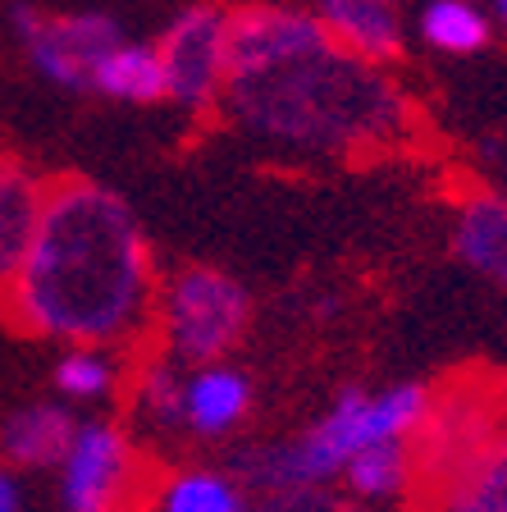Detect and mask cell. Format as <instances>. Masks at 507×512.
<instances>
[{
    "label": "cell",
    "instance_id": "1",
    "mask_svg": "<svg viewBox=\"0 0 507 512\" xmlns=\"http://www.w3.org/2000/svg\"><path fill=\"white\" fill-rule=\"evenodd\" d=\"M220 101L252 138L297 156H352L407 138V96L380 64L338 51L311 10L247 5L229 14Z\"/></svg>",
    "mask_w": 507,
    "mask_h": 512
},
{
    "label": "cell",
    "instance_id": "2",
    "mask_svg": "<svg viewBox=\"0 0 507 512\" xmlns=\"http://www.w3.org/2000/svg\"><path fill=\"white\" fill-rule=\"evenodd\" d=\"M156 288L133 206L92 179H55L37 238L5 284V316L23 334L110 352L156 325Z\"/></svg>",
    "mask_w": 507,
    "mask_h": 512
},
{
    "label": "cell",
    "instance_id": "3",
    "mask_svg": "<svg viewBox=\"0 0 507 512\" xmlns=\"http://www.w3.org/2000/svg\"><path fill=\"white\" fill-rule=\"evenodd\" d=\"M434 394L425 384H389V389H343L316 426H307L288 444L252 448L238 458V476L256 494L325 490L338 471L370 444L416 439Z\"/></svg>",
    "mask_w": 507,
    "mask_h": 512
},
{
    "label": "cell",
    "instance_id": "4",
    "mask_svg": "<svg viewBox=\"0 0 507 512\" xmlns=\"http://www.w3.org/2000/svg\"><path fill=\"white\" fill-rule=\"evenodd\" d=\"M252 298L233 275L215 266L174 270L156 288V330L174 366H211L229 362L243 343Z\"/></svg>",
    "mask_w": 507,
    "mask_h": 512
},
{
    "label": "cell",
    "instance_id": "5",
    "mask_svg": "<svg viewBox=\"0 0 507 512\" xmlns=\"http://www.w3.org/2000/svg\"><path fill=\"white\" fill-rule=\"evenodd\" d=\"M55 471H60L64 512L138 508V444L115 421H78Z\"/></svg>",
    "mask_w": 507,
    "mask_h": 512
},
{
    "label": "cell",
    "instance_id": "6",
    "mask_svg": "<svg viewBox=\"0 0 507 512\" xmlns=\"http://www.w3.org/2000/svg\"><path fill=\"white\" fill-rule=\"evenodd\" d=\"M160 69H165V101L201 110L220 101L229 74V10L211 0H192L160 28Z\"/></svg>",
    "mask_w": 507,
    "mask_h": 512
},
{
    "label": "cell",
    "instance_id": "7",
    "mask_svg": "<svg viewBox=\"0 0 507 512\" xmlns=\"http://www.w3.org/2000/svg\"><path fill=\"white\" fill-rule=\"evenodd\" d=\"M119 42H128V32L115 14L78 10V14H60V19L46 14L23 46H28L32 69H37L46 83L64 87V92H78V87H87L96 60L110 55Z\"/></svg>",
    "mask_w": 507,
    "mask_h": 512
},
{
    "label": "cell",
    "instance_id": "8",
    "mask_svg": "<svg viewBox=\"0 0 507 512\" xmlns=\"http://www.w3.org/2000/svg\"><path fill=\"white\" fill-rule=\"evenodd\" d=\"M252 412V380L229 362L192 366L183 375V430L201 439L233 435Z\"/></svg>",
    "mask_w": 507,
    "mask_h": 512
},
{
    "label": "cell",
    "instance_id": "9",
    "mask_svg": "<svg viewBox=\"0 0 507 512\" xmlns=\"http://www.w3.org/2000/svg\"><path fill=\"white\" fill-rule=\"evenodd\" d=\"M320 28L329 32V42L338 51L357 55L366 64H384L402 51V19L398 5L384 0H316Z\"/></svg>",
    "mask_w": 507,
    "mask_h": 512
},
{
    "label": "cell",
    "instance_id": "10",
    "mask_svg": "<svg viewBox=\"0 0 507 512\" xmlns=\"http://www.w3.org/2000/svg\"><path fill=\"white\" fill-rule=\"evenodd\" d=\"M425 503L430 512H507V430H494Z\"/></svg>",
    "mask_w": 507,
    "mask_h": 512
},
{
    "label": "cell",
    "instance_id": "11",
    "mask_svg": "<svg viewBox=\"0 0 507 512\" xmlns=\"http://www.w3.org/2000/svg\"><path fill=\"white\" fill-rule=\"evenodd\" d=\"M74 430H78V416L69 407L28 403L5 416V426H0V458H5V467H19V471L60 467Z\"/></svg>",
    "mask_w": 507,
    "mask_h": 512
},
{
    "label": "cell",
    "instance_id": "12",
    "mask_svg": "<svg viewBox=\"0 0 507 512\" xmlns=\"http://www.w3.org/2000/svg\"><path fill=\"white\" fill-rule=\"evenodd\" d=\"M46 206V183L23 165L0 160V288L23 266Z\"/></svg>",
    "mask_w": 507,
    "mask_h": 512
},
{
    "label": "cell",
    "instance_id": "13",
    "mask_svg": "<svg viewBox=\"0 0 507 512\" xmlns=\"http://www.w3.org/2000/svg\"><path fill=\"white\" fill-rule=\"evenodd\" d=\"M453 247L476 275L507 293V197H471L457 211Z\"/></svg>",
    "mask_w": 507,
    "mask_h": 512
},
{
    "label": "cell",
    "instance_id": "14",
    "mask_svg": "<svg viewBox=\"0 0 507 512\" xmlns=\"http://www.w3.org/2000/svg\"><path fill=\"white\" fill-rule=\"evenodd\" d=\"M352 499L361 503H393L416 490V453L412 439H389V444L361 448L348 467L338 471Z\"/></svg>",
    "mask_w": 507,
    "mask_h": 512
},
{
    "label": "cell",
    "instance_id": "15",
    "mask_svg": "<svg viewBox=\"0 0 507 512\" xmlns=\"http://www.w3.org/2000/svg\"><path fill=\"white\" fill-rule=\"evenodd\" d=\"M87 87L101 96H115V101H128V106L165 101V69H160L156 42H119L110 55L96 60Z\"/></svg>",
    "mask_w": 507,
    "mask_h": 512
},
{
    "label": "cell",
    "instance_id": "16",
    "mask_svg": "<svg viewBox=\"0 0 507 512\" xmlns=\"http://www.w3.org/2000/svg\"><path fill=\"white\" fill-rule=\"evenodd\" d=\"M151 512H252L247 490L224 471H174L156 485Z\"/></svg>",
    "mask_w": 507,
    "mask_h": 512
},
{
    "label": "cell",
    "instance_id": "17",
    "mask_svg": "<svg viewBox=\"0 0 507 512\" xmlns=\"http://www.w3.org/2000/svg\"><path fill=\"white\" fill-rule=\"evenodd\" d=\"M421 37L434 51L471 55L489 42V14L471 0H430L421 10Z\"/></svg>",
    "mask_w": 507,
    "mask_h": 512
},
{
    "label": "cell",
    "instance_id": "18",
    "mask_svg": "<svg viewBox=\"0 0 507 512\" xmlns=\"http://www.w3.org/2000/svg\"><path fill=\"white\" fill-rule=\"evenodd\" d=\"M133 412L147 430L160 435H179L183 430V371L174 362H151L142 366L138 389H133Z\"/></svg>",
    "mask_w": 507,
    "mask_h": 512
},
{
    "label": "cell",
    "instance_id": "19",
    "mask_svg": "<svg viewBox=\"0 0 507 512\" xmlns=\"http://www.w3.org/2000/svg\"><path fill=\"white\" fill-rule=\"evenodd\" d=\"M119 384V362L106 348H64L55 362V389L69 403H96Z\"/></svg>",
    "mask_w": 507,
    "mask_h": 512
},
{
    "label": "cell",
    "instance_id": "20",
    "mask_svg": "<svg viewBox=\"0 0 507 512\" xmlns=\"http://www.w3.org/2000/svg\"><path fill=\"white\" fill-rule=\"evenodd\" d=\"M265 512H348L325 499V490H288V494H261Z\"/></svg>",
    "mask_w": 507,
    "mask_h": 512
},
{
    "label": "cell",
    "instance_id": "21",
    "mask_svg": "<svg viewBox=\"0 0 507 512\" xmlns=\"http://www.w3.org/2000/svg\"><path fill=\"white\" fill-rule=\"evenodd\" d=\"M0 512H23V485L5 462H0Z\"/></svg>",
    "mask_w": 507,
    "mask_h": 512
},
{
    "label": "cell",
    "instance_id": "22",
    "mask_svg": "<svg viewBox=\"0 0 507 512\" xmlns=\"http://www.w3.org/2000/svg\"><path fill=\"white\" fill-rule=\"evenodd\" d=\"M494 14L503 19V28H507V0H494Z\"/></svg>",
    "mask_w": 507,
    "mask_h": 512
},
{
    "label": "cell",
    "instance_id": "23",
    "mask_svg": "<svg viewBox=\"0 0 507 512\" xmlns=\"http://www.w3.org/2000/svg\"><path fill=\"white\" fill-rule=\"evenodd\" d=\"M384 5H398V0H384Z\"/></svg>",
    "mask_w": 507,
    "mask_h": 512
},
{
    "label": "cell",
    "instance_id": "24",
    "mask_svg": "<svg viewBox=\"0 0 507 512\" xmlns=\"http://www.w3.org/2000/svg\"><path fill=\"white\" fill-rule=\"evenodd\" d=\"M133 512H138V508H133Z\"/></svg>",
    "mask_w": 507,
    "mask_h": 512
}]
</instances>
